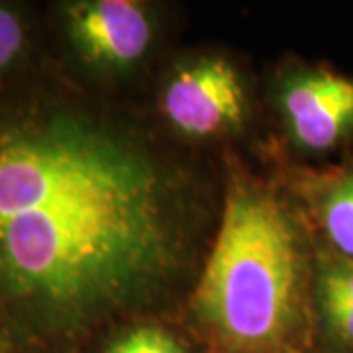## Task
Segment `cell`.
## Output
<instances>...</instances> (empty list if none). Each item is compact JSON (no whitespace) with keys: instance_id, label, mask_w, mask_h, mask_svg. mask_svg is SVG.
Listing matches in <instances>:
<instances>
[{"instance_id":"1","label":"cell","mask_w":353,"mask_h":353,"mask_svg":"<svg viewBox=\"0 0 353 353\" xmlns=\"http://www.w3.org/2000/svg\"><path fill=\"white\" fill-rule=\"evenodd\" d=\"M175 194L152 157L67 114L0 126V306L83 326L157 287L179 261Z\"/></svg>"},{"instance_id":"2","label":"cell","mask_w":353,"mask_h":353,"mask_svg":"<svg viewBox=\"0 0 353 353\" xmlns=\"http://www.w3.org/2000/svg\"><path fill=\"white\" fill-rule=\"evenodd\" d=\"M301 306L303 255L290 216L269 190L236 181L196 289V312L230 347L263 352L292 334Z\"/></svg>"},{"instance_id":"3","label":"cell","mask_w":353,"mask_h":353,"mask_svg":"<svg viewBox=\"0 0 353 353\" xmlns=\"http://www.w3.org/2000/svg\"><path fill=\"white\" fill-rule=\"evenodd\" d=\"M163 110L179 132L206 138L240 124L245 92L234 65L208 57L173 77L165 90Z\"/></svg>"},{"instance_id":"4","label":"cell","mask_w":353,"mask_h":353,"mask_svg":"<svg viewBox=\"0 0 353 353\" xmlns=\"http://www.w3.org/2000/svg\"><path fill=\"white\" fill-rule=\"evenodd\" d=\"M283 108L292 138L310 152H330L353 136V79L310 71L290 81Z\"/></svg>"},{"instance_id":"5","label":"cell","mask_w":353,"mask_h":353,"mask_svg":"<svg viewBox=\"0 0 353 353\" xmlns=\"http://www.w3.org/2000/svg\"><path fill=\"white\" fill-rule=\"evenodd\" d=\"M67 28L88 61L126 67L138 61L152 41L143 8L130 0L77 2L67 8Z\"/></svg>"},{"instance_id":"6","label":"cell","mask_w":353,"mask_h":353,"mask_svg":"<svg viewBox=\"0 0 353 353\" xmlns=\"http://www.w3.org/2000/svg\"><path fill=\"white\" fill-rule=\"evenodd\" d=\"M318 306L332 336L353 347V261L334 259L318 275Z\"/></svg>"},{"instance_id":"7","label":"cell","mask_w":353,"mask_h":353,"mask_svg":"<svg viewBox=\"0 0 353 353\" xmlns=\"http://www.w3.org/2000/svg\"><path fill=\"white\" fill-rule=\"evenodd\" d=\"M320 224L340 257L353 261V169L336 175L322 192Z\"/></svg>"},{"instance_id":"8","label":"cell","mask_w":353,"mask_h":353,"mask_svg":"<svg viewBox=\"0 0 353 353\" xmlns=\"http://www.w3.org/2000/svg\"><path fill=\"white\" fill-rule=\"evenodd\" d=\"M106 353H185L179 341L161 328H143L130 330L122 334Z\"/></svg>"},{"instance_id":"9","label":"cell","mask_w":353,"mask_h":353,"mask_svg":"<svg viewBox=\"0 0 353 353\" xmlns=\"http://www.w3.org/2000/svg\"><path fill=\"white\" fill-rule=\"evenodd\" d=\"M24 46V30L18 16L0 6V71L12 63Z\"/></svg>"}]
</instances>
